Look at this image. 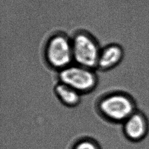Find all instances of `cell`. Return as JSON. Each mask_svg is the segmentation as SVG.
<instances>
[{
  "mask_svg": "<svg viewBox=\"0 0 149 149\" xmlns=\"http://www.w3.org/2000/svg\"><path fill=\"white\" fill-rule=\"evenodd\" d=\"M125 50L122 45L111 43L101 47L97 69L101 71L110 70L118 66L123 60Z\"/></svg>",
  "mask_w": 149,
  "mask_h": 149,
  "instance_id": "6",
  "label": "cell"
},
{
  "mask_svg": "<svg viewBox=\"0 0 149 149\" xmlns=\"http://www.w3.org/2000/svg\"><path fill=\"white\" fill-rule=\"evenodd\" d=\"M97 109L107 120L121 125L137 111V105L134 98L129 93L115 91L99 98Z\"/></svg>",
  "mask_w": 149,
  "mask_h": 149,
  "instance_id": "1",
  "label": "cell"
},
{
  "mask_svg": "<svg viewBox=\"0 0 149 149\" xmlns=\"http://www.w3.org/2000/svg\"><path fill=\"white\" fill-rule=\"evenodd\" d=\"M122 132L125 138L132 142L142 140L147 134L149 123L145 115L137 110L122 124Z\"/></svg>",
  "mask_w": 149,
  "mask_h": 149,
  "instance_id": "5",
  "label": "cell"
},
{
  "mask_svg": "<svg viewBox=\"0 0 149 149\" xmlns=\"http://www.w3.org/2000/svg\"><path fill=\"white\" fill-rule=\"evenodd\" d=\"M44 56L48 65L57 72L73 63L71 37L61 32L52 35L45 45Z\"/></svg>",
  "mask_w": 149,
  "mask_h": 149,
  "instance_id": "2",
  "label": "cell"
},
{
  "mask_svg": "<svg viewBox=\"0 0 149 149\" xmlns=\"http://www.w3.org/2000/svg\"><path fill=\"white\" fill-rule=\"evenodd\" d=\"M71 40L73 63L97 70L101 49L97 40L84 30L76 32Z\"/></svg>",
  "mask_w": 149,
  "mask_h": 149,
  "instance_id": "3",
  "label": "cell"
},
{
  "mask_svg": "<svg viewBox=\"0 0 149 149\" xmlns=\"http://www.w3.org/2000/svg\"><path fill=\"white\" fill-rule=\"evenodd\" d=\"M54 93L58 100L65 106L74 108L81 101L82 94L70 86L58 81L54 87Z\"/></svg>",
  "mask_w": 149,
  "mask_h": 149,
  "instance_id": "7",
  "label": "cell"
},
{
  "mask_svg": "<svg viewBox=\"0 0 149 149\" xmlns=\"http://www.w3.org/2000/svg\"><path fill=\"white\" fill-rule=\"evenodd\" d=\"M72 149H101L98 142L90 137H83L76 141Z\"/></svg>",
  "mask_w": 149,
  "mask_h": 149,
  "instance_id": "8",
  "label": "cell"
},
{
  "mask_svg": "<svg viewBox=\"0 0 149 149\" xmlns=\"http://www.w3.org/2000/svg\"><path fill=\"white\" fill-rule=\"evenodd\" d=\"M96 69L72 63L58 72V81L73 87L82 95L94 91L98 83Z\"/></svg>",
  "mask_w": 149,
  "mask_h": 149,
  "instance_id": "4",
  "label": "cell"
}]
</instances>
